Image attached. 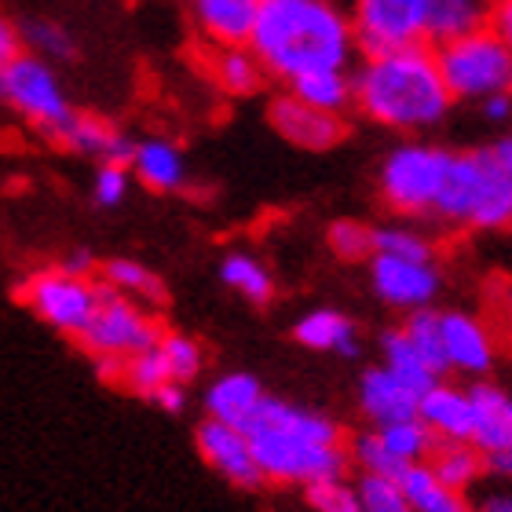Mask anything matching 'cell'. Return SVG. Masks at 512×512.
<instances>
[{
    "mask_svg": "<svg viewBox=\"0 0 512 512\" xmlns=\"http://www.w3.org/2000/svg\"><path fill=\"white\" fill-rule=\"evenodd\" d=\"M63 147H70L81 158H96L99 165L103 161H118V165H128V154H132V139L114 128L103 118H88V114H74L70 128L59 139Z\"/></svg>",
    "mask_w": 512,
    "mask_h": 512,
    "instance_id": "cell-20",
    "label": "cell"
},
{
    "mask_svg": "<svg viewBox=\"0 0 512 512\" xmlns=\"http://www.w3.org/2000/svg\"><path fill=\"white\" fill-rule=\"evenodd\" d=\"M483 512H512V509H509V502H491Z\"/></svg>",
    "mask_w": 512,
    "mask_h": 512,
    "instance_id": "cell-48",
    "label": "cell"
},
{
    "mask_svg": "<svg viewBox=\"0 0 512 512\" xmlns=\"http://www.w3.org/2000/svg\"><path fill=\"white\" fill-rule=\"evenodd\" d=\"M213 74L220 81V88H227L231 96H253L256 88L264 85V66L249 52V44H227V48H220Z\"/></svg>",
    "mask_w": 512,
    "mask_h": 512,
    "instance_id": "cell-27",
    "label": "cell"
},
{
    "mask_svg": "<svg viewBox=\"0 0 512 512\" xmlns=\"http://www.w3.org/2000/svg\"><path fill=\"white\" fill-rule=\"evenodd\" d=\"M450 165V150L425 143V139H406L384 158L381 165V194L395 213L425 216L436 205V194L443 187Z\"/></svg>",
    "mask_w": 512,
    "mask_h": 512,
    "instance_id": "cell-5",
    "label": "cell"
},
{
    "mask_svg": "<svg viewBox=\"0 0 512 512\" xmlns=\"http://www.w3.org/2000/svg\"><path fill=\"white\" fill-rule=\"evenodd\" d=\"M308 502L315 512H363L352 487L341 480H311L308 483Z\"/></svg>",
    "mask_w": 512,
    "mask_h": 512,
    "instance_id": "cell-40",
    "label": "cell"
},
{
    "mask_svg": "<svg viewBox=\"0 0 512 512\" xmlns=\"http://www.w3.org/2000/svg\"><path fill=\"white\" fill-rule=\"evenodd\" d=\"M161 355H165V366H169V377L176 384L191 381L202 370V348L191 341V337H180V333H169L158 341Z\"/></svg>",
    "mask_w": 512,
    "mask_h": 512,
    "instance_id": "cell-37",
    "label": "cell"
},
{
    "mask_svg": "<svg viewBox=\"0 0 512 512\" xmlns=\"http://www.w3.org/2000/svg\"><path fill=\"white\" fill-rule=\"evenodd\" d=\"M374 289L395 308H428V300L439 293V275L432 260L374 253Z\"/></svg>",
    "mask_w": 512,
    "mask_h": 512,
    "instance_id": "cell-12",
    "label": "cell"
},
{
    "mask_svg": "<svg viewBox=\"0 0 512 512\" xmlns=\"http://www.w3.org/2000/svg\"><path fill=\"white\" fill-rule=\"evenodd\" d=\"M472 406V443L480 450L512 447V403L509 395L494 384H476L469 392Z\"/></svg>",
    "mask_w": 512,
    "mask_h": 512,
    "instance_id": "cell-18",
    "label": "cell"
},
{
    "mask_svg": "<svg viewBox=\"0 0 512 512\" xmlns=\"http://www.w3.org/2000/svg\"><path fill=\"white\" fill-rule=\"evenodd\" d=\"M384 359H388V374H395L399 381L410 388V392L421 399V395L436 384V374L428 370L425 363H421V355L414 352V344L406 341V333L403 330H395V333H384Z\"/></svg>",
    "mask_w": 512,
    "mask_h": 512,
    "instance_id": "cell-28",
    "label": "cell"
},
{
    "mask_svg": "<svg viewBox=\"0 0 512 512\" xmlns=\"http://www.w3.org/2000/svg\"><path fill=\"white\" fill-rule=\"evenodd\" d=\"M480 110H483V118L491 121V125H505L512 114V99L509 92H494V96L480 99Z\"/></svg>",
    "mask_w": 512,
    "mask_h": 512,
    "instance_id": "cell-43",
    "label": "cell"
},
{
    "mask_svg": "<svg viewBox=\"0 0 512 512\" xmlns=\"http://www.w3.org/2000/svg\"><path fill=\"white\" fill-rule=\"evenodd\" d=\"M363 406L377 425H392V421L417 417V395L395 374H388L384 366L381 370H370L363 377Z\"/></svg>",
    "mask_w": 512,
    "mask_h": 512,
    "instance_id": "cell-23",
    "label": "cell"
},
{
    "mask_svg": "<svg viewBox=\"0 0 512 512\" xmlns=\"http://www.w3.org/2000/svg\"><path fill=\"white\" fill-rule=\"evenodd\" d=\"M417 417H421L436 436L458 439V443L472 439V406L465 392L432 384V388L417 399Z\"/></svg>",
    "mask_w": 512,
    "mask_h": 512,
    "instance_id": "cell-21",
    "label": "cell"
},
{
    "mask_svg": "<svg viewBox=\"0 0 512 512\" xmlns=\"http://www.w3.org/2000/svg\"><path fill=\"white\" fill-rule=\"evenodd\" d=\"M246 439L264 480H341L344 450L337 443H311V439L289 436V432H278V428H253V432H246Z\"/></svg>",
    "mask_w": 512,
    "mask_h": 512,
    "instance_id": "cell-6",
    "label": "cell"
},
{
    "mask_svg": "<svg viewBox=\"0 0 512 512\" xmlns=\"http://www.w3.org/2000/svg\"><path fill=\"white\" fill-rule=\"evenodd\" d=\"M260 0H191V15L209 44H246Z\"/></svg>",
    "mask_w": 512,
    "mask_h": 512,
    "instance_id": "cell-17",
    "label": "cell"
},
{
    "mask_svg": "<svg viewBox=\"0 0 512 512\" xmlns=\"http://www.w3.org/2000/svg\"><path fill=\"white\" fill-rule=\"evenodd\" d=\"M428 454H436V480L450 491H461V487H469L476 476L483 472V458H476V450H465V447H450L447 436H436L432 439V447Z\"/></svg>",
    "mask_w": 512,
    "mask_h": 512,
    "instance_id": "cell-30",
    "label": "cell"
},
{
    "mask_svg": "<svg viewBox=\"0 0 512 512\" xmlns=\"http://www.w3.org/2000/svg\"><path fill=\"white\" fill-rule=\"evenodd\" d=\"M267 118L278 136L289 139L300 150H330L344 139V121L341 114H326L308 103H300L297 96H278L267 107Z\"/></svg>",
    "mask_w": 512,
    "mask_h": 512,
    "instance_id": "cell-11",
    "label": "cell"
},
{
    "mask_svg": "<svg viewBox=\"0 0 512 512\" xmlns=\"http://www.w3.org/2000/svg\"><path fill=\"white\" fill-rule=\"evenodd\" d=\"M439 330H443V348H447L450 366H458L465 374H487L494 366L491 333L476 319L461 315V311H447V315H439Z\"/></svg>",
    "mask_w": 512,
    "mask_h": 512,
    "instance_id": "cell-16",
    "label": "cell"
},
{
    "mask_svg": "<svg viewBox=\"0 0 512 512\" xmlns=\"http://www.w3.org/2000/svg\"><path fill=\"white\" fill-rule=\"evenodd\" d=\"M498 0H428L425 41L447 44L465 33L487 30Z\"/></svg>",
    "mask_w": 512,
    "mask_h": 512,
    "instance_id": "cell-19",
    "label": "cell"
},
{
    "mask_svg": "<svg viewBox=\"0 0 512 512\" xmlns=\"http://www.w3.org/2000/svg\"><path fill=\"white\" fill-rule=\"evenodd\" d=\"M121 374H125V384L132 388V392L147 395V399H150V392H154L158 384L172 381L169 366H165V355H161L158 344H154V348H143V352H136V355H125Z\"/></svg>",
    "mask_w": 512,
    "mask_h": 512,
    "instance_id": "cell-35",
    "label": "cell"
},
{
    "mask_svg": "<svg viewBox=\"0 0 512 512\" xmlns=\"http://www.w3.org/2000/svg\"><path fill=\"white\" fill-rule=\"evenodd\" d=\"M22 300L30 304L44 322H52L55 330L63 333H81L85 322L96 311V282H88L85 275H70V271H41L33 275L22 289Z\"/></svg>",
    "mask_w": 512,
    "mask_h": 512,
    "instance_id": "cell-9",
    "label": "cell"
},
{
    "mask_svg": "<svg viewBox=\"0 0 512 512\" xmlns=\"http://www.w3.org/2000/svg\"><path fill=\"white\" fill-rule=\"evenodd\" d=\"M19 41L30 44L33 55H41L44 63H66V59H74V37L66 33V26L52 19H30L22 26Z\"/></svg>",
    "mask_w": 512,
    "mask_h": 512,
    "instance_id": "cell-33",
    "label": "cell"
},
{
    "mask_svg": "<svg viewBox=\"0 0 512 512\" xmlns=\"http://www.w3.org/2000/svg\"><path fill=\"white\" fill-rule=\"evenodd\" d=\"M198 450H202V458L209 461L216 472H224L235 487L253 491V487L264 483V476H260V469H256L253 450H249V439H246L242 428L227 425V421H216L213 417V421H205V425L198 428Z\"/></svg>",
    "mask_w": 512,
    "mask_h": 512,
    "instance_id": "cell-13",
    "label": "cell"
},
{
    "mask_svg": "<svg viewBox=\"0 0 512 512\" xmlns=\"http://www.w3.org/2000/svg\"><path fill=\"white\" fill-rule=\"evenodd\" d=\"M63 271H70V275H88V271H92V256H88L85 249H77V253L66 256Z\"/></svg>",
    "mask_w": 512,
    "mask_h": 512,
    "instance_id": "cell-46",
    "label": "cell"
},
{
    "mask_svg": "<svg viewBox=\"0 0 512 512\" xmlns=\"http://www.w3.org/2000/svg\"><path fill=\"white\" fill-rule=\"evenodd\" d=\"M399 491H403L410 512H469V505L461 502L458 491H450L436 480V472L425 469V465H406L399 472Z\"/></svg>",
    "mask_w": 512,
    "mask_h": 512,
    "instance_id": "cell-24",
    "label": "cell"
},
{
    "mask_svg": "<svg viewBox=\"0 0 512 512\" xmlns=\"http://www.w3.org/2000/svg\"><path fill=\"white\" fill-rule=\"evenodd\" d=\"M355 454H359V461H363L366 472H374V476H388V480H399V472L410 465V461L395 458L392 450L384 447L377 436H366L355 443Z\"/></svg>",
    "mask_w": 512,
    "mask_h": 512,
    "instance_id": "cell-41",
    "label": "cell"
},
{
    "mask_svg": "<svg viewBox=\"0 0 512 512\" xmlns=\"http://www.w3.org/2000/svg\"><path fill=\"white\" fill-rule=\"evenodd\" d=\"M0 103L19 110L22 118L33 121L44 136L63 139L77 110L63 92V81L55 74L52 63H44L41 55L15 52L8 63L0 66Z\"/></svg>",
    "mask_w": 512,
    "mask_h": 512,
    "instance_id": "cell-4",
    "label": "cell"
},
{
    "mask_svg": "<svg viewBox=\"0 0 512 512\" xmlns=\"http://www.w3.org/2000/svg\"><path fill=\"white\" fill-rule=\"evenodd\" d=\"M297 341L315 348V352H341V355H355L359 344H355V326L344 319L341 311H311L308 319L297 322Z\"/></svg>",
    "mask_w": 512,
    "mask_h": 512,
    "instance_id": "cell-25",
    "label": "cell"
},
{
    "mask_svg": "<svg viewBox=\"0 0 512 512\" xmlns=\"http://www.w3.org/2000/svg\"><path fill=\"white\" fill-rule=\"evenodd\" d=\"M77 341L85 344L96 359L99 355H121L125 359V355L143 352V348H154L161 341V326L150 315H143L110 282H96V311L85 322V330L77 333Z\"/></svg>",
    "mask_w": 512,
    "mask_h": 512,
    "instance_id": "cell-7",
    "label": "cell"
},
{
    "mask_svg": "<svg viewBox=\"0 0 512 512\" xmlns=\"http://www.w3.org/2000/svg\"><path fill=\"white\" fill-rule=\"evenodd\" d=\"M406 341L414 344V352L421 355V363L432 370V374H447L450 370V359H447V348H443V330H439V311H428V308H414L410 322H406Z\"/></svg>",
    "mask_w": 512,
    "mask_h": 512,
    "instance_id": "cell-29",
    "label": "cell"
},
{
    "mask_svg": "<svg viewBox=\"0 0 512 512\" xmlns=\"http://www.w3.org/2000/svg\"><path fill=\"white\" fill-rule=\"evenodd\" d=\"M483 469L509 472V469H512V454H509V447H505V450H487V461H483Z\"/></svg>",
    "mask_w": 512,
    "mask_h": 512,
    "instance_id": "cell-47",
    "label": "cell"
},
{
    "mask_svg": "<svg viewBox=\"0 0 512 512\" xmlns=\"http://www.w3.org/2000/svg\"><path fill=\"white\" fill-rule=\"evenodd\" d=\"M286 85L289 96H297L300 103L315 110H326V114H344L352 107V74L348 70H333V66L304 70V74L289 77Z\"/></svg>",
    "mask_w": 512,
    "mask_h": 512,
    "instance_id": "cell-22",
    "label": "cell"
},
{
    "mask_svg": "<svg viewBox=\"0 0 512 512\" xmlns=\"http://www.w3.org/2000/svg\"><path fill=\"white\" fill-rule=\"evenodd\" d=\"M19 30H15V26H11L8 19H0V66L8 63L11 55L19 52Z\"/></svg>",
    "mask_w": 512,
    "mask_h": 512,
    "instance_id": "cell-45",
    "label": "cell"
},
{
    "mask_svg": "<svg viewBox=\"0 0 512 512\" xmlns=\"http://www.w3.org/2000/svg\"><path fill=\"white\" fill-rule=\"evenodd\" d=\"M260 395L264 392H260L256 377L231 374L209 388V414H213L216 421H227V425L238 428L249 414H253V406L260 403Z\"/></svg>",
    "mask_w": 512,
    "mask_h": 512,
    "instance_id": "cell-26",
    "label": "cell"
},
{
    "mask_svg": "<svg viewBox=\"0 0 512 512\" xmlns=\"http://www.w3.org/2000/svg\"><path fill=\"white\" fill-rule=\"evenodd\" d=\"M246 44L282 81L322 66L348 70L355 59L352 19L333 0H260Z\"/></svg>",
    "mask_w": 512,
    "mask_h": 512,
    "instance_id": "cell-1",
    "label": "cell"
},
{
    "mask_svg": "<svg viewBox=\"0 0 512 512\" xmlns=\"http://www.w3.org/2000/svg\"><path fill=\"white\" fill-rule=\"evenodd\" d=\"M128 169L136 172V180L150 191H183L187 187V161H183L180 143L165 136H150L132 143L128 154Z\"/></svg>",
    "mask_w": 512,
    "mask_h": 512,
    "instance_id": "cell-14",
    "label": "cell"
},
{
    "mask_svg": "<svg viewBox=\"0 0 512 512\" xmlns=\"http://www.w3.org/2000/svg\"><path fill=\"white\" fill-rule=\"evenodd\" d=\"M352 103L366 118L392 132H432L447 121L450 99L439 77L436 52L421 44H403L366 55L352 77Z\"/></svg>",
    "mask_w": 512,
    "mask_h": 512,
    "instance_id": "cell-2",
    "label": "cell"
},
{
    "mask_svg": "<svg viewBox=\"0 0 512 512\" xmlns=\"http://www.w3.org/2000/svg\"><path fill=\"white\" fill-rule=\"evenodd\" d=\"M436 66L450 99L480 103L494 92H509L512 85V44L491 26L447 44H436Z\"/></svg>",
    "mask_w": 512,
    "mask_h": 512,
    "instance_id": "cell-3",
    "label": "cell"
},
{
    "mask_svg": "<svg viewBox=\"0 0 512 512\" xmlns=\"http://www.w3.org/2000/svg\"><path fill=\"white\" fill-rule=\"evenodd\" d=\"M128 183H132V176H128V165L103 161V165H99V172H96V187H92V194H96V202L103 205V209H114V205L125 202Z\"/></svg>",
    "mask_w": 512,
    "mask_h": 512,
    "instance_id": "cell-42",
    "label": "cell"
},
{
    "mask_svg": "<svg viewBox=\"0 0 512 512\" xmlns=\"http://www.w3.org/2000/svg\"><path fill=\"white\" fill-rule=\"evenodd\" d=\"M330 249L341 260H363V256H374V242H370V227L359 224V220H337L330 227Z\"/></svg>",
    "mask_w": 512,
    "mask_h": 512,
    "instance_id": "cell-39",
    "label": "cell"
},
{
    "mask_svg": "<svg viewBox=\"0 0 512 512\" xmlns=\"http://www.w3.org/2000/svg\"><path fill=\"white\" fill-rule=\"evenodd\" d=\"M512 220V139L502 136L494 147H480V194L469 227L502 231Z\"/></svg>",
    "mask_w": 512,
    "mask_h": 512,
    "instance_id": "cell-10",
    "label": "cell"
},
{
    "mask_svg": "<svg viewBox=\"0 0 512 512\" xmlns=\"http://www.w3.org/2000/svg\"><path fill=\"white\" fill-rule=\"evenodd\" d=\"M374 253L384 256H403V260H432V246L425 235H417L410 227H377L370 231Z\"/></svg>",
    "mask_w": 512,
    "mask_h": 512,
    "instance_id": "cell-36",
    "label": "cell"
},
{
    "mask_svg": "<svg viewBox=\"0 0 512 512\" xmlns=\"http://www.w3.org/2000/svg\"><path fill=\"white\" fill-rule=\"evenodd\" d=\"M359 509L363 512H410V505H406L399 483L388 480V476L366 472L363 494H359Z\"/></svg>",
    "mask_w": 512,
    "mask_h": 512,
    "instance_id": "cell-38",
    "label": "cell"
},
{
    "mask_svg": "<svg viewBox=\"0 0 512 512\" xmlns=\"http://www.w3.org/2000/svg\"><path fill=\"white\" fill-rule=\"evenodd\" d=\"M103 275H107V282L118 293H125V297H143L150 300V304H161L165 300V286H161V278L154 275V271H147L143 264H136V260H110L107 267H103Z\"/></svg>",
    "mask_w": 512,
    "mask_h": 512,
    "instance_id": "cell-34",
    "label": "cell"
},
{
    "mask_svg": "<svg viewBox=\"0 0 512 512\" xmlns=\"http://www.w3.org/2000/svg\"><path fill=\"white\" fill-rule=\"evenodd\" d=\"M150 399H154V403H158V406H165L169 414H180V410H183V388H180V384H176V381L158 384V388L150 392Z\"/></svg>",
    "mask_w": 512,
    "mask_h": 512,
    "instance_id": "cell-44",
    "label": "cell"
},
{
    "mask_svg": "<svg viewBox=\"0 0 512 512\" xmlns=\"http://www.w3.org/2000/svg\"><path fill=\"white\" fill-rule=\"evenodd\" d=\"M476 194H480V150L450 154L447 176H443V187L436 194L432 216L447 220V224L469 227L472 209H476Z\"/></svg>",
    "mask_w": 512,
    "mask_h": 512,
    "instance_id": "cell-15",
    "label": "cell"
},
{
    "mask_svg": "<svg viewBox=\"0 0 512 512\" xmlns=\"http://www.w3.org/2000/svg\"><path fill=\"white\" fill-rule=\"evenodd\" d=\"M377 439H381L384 447L392 450L395 458L421 461L428 454V447H432L436 432H432V428H428L425 421H421V417H406V421H392V425H381Z\"/></svg>",
    "mask_w": 512,
    "mask_h": 512,
    "instance_id": "cell-32",
    "label": "cell"
},
{
    "mask_svg": "<svg viewBox=\"0 0 512 512\" xmlns=\"http://www.w3.org/2000/svg\"><path fill=\"white\" fill-rule=\"evenodd\" d=\"M220 275L231 289H238L246 300L253 304H267V300L275 297V282H271V271H267L260 260L246 253H231L220 267Z\"/></svg>",
    "mask_w": 512,
    "mask_h": 512,
    "instance_id": "cell-31",
    "label": "cell"
},
{
    "mask_svg": "<svg viewBox=\"0 0 512 512\" xmlns=\"http://www.w3.org/2000/svg\"><path fill=\"white\" fill-rule=\"evenodd\" d=\"M355 48L366 55L425 41L428 0H352Z\"/></svg>",
    "mask_w": 512,
    "mask_h": 512,
    "instance_id": "cell-8",
    "label": "cell"
}]
</instances>
